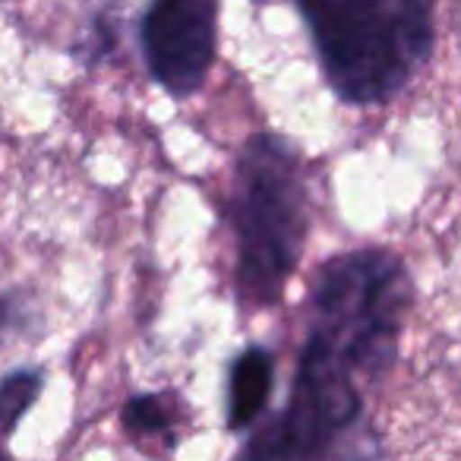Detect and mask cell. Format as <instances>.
Masks as SVG:
<instances>
[{"label": "cell", "mask_w": 461, "mask_h": 461, "mask_svg": "<svg viewBox=\"0 0 461 461\" xmlns=\"http://www.w3.org/2000/svg\"><path fill=\"white\" fill-rule=\"evenodd\" d=\"M436 0H297L316 58L345 104H385L436 45Z\"/></svg>", "instance_id": "1"}, {"label": "cell", "mask_w": 461, "mask_h": 461, "mask_svg": "<svg viewBox=\"0 0 461 461\" xmlns=\"http://www.w3.org/2000/svg\"><path fill=\"white\" fill-rule=\"evenodd\" d=\"M230 224L238 240V288L250 303H276L303 257L310 196L294 149L272 133L244 146L234 171Z\"/></svg>", "instance_id": "2"}, {"label": "cell", "mask_w": 461, "mask_h": 461, "mask_svg": "<svg viewBox=\"0 0 461 461\" xmlns=\"http://www.w3.org/2000/svg\"><path fill=\"white\" fill-rule=\"evenodd\" d=\"M408 307V278L398 257L385 250H354L322 266L310 294V335L335 360L357 373H379L395 357Z\"/></svg>", "instance_id": "3"}, {"label": "cell", "mask_w": 461, "mask_h": 461, "mask_svg": "<svg viewBox=\"0 0 461 461\" xmlns=\"http://www.w3.org/2000/svg\"><path fill=\"white\" fill-rule=\"evenodd\" d=\"M364 414L354 373L326 351L316 335L307 332V345L297 364L294 389L288 408L263 436L244 448L257 458H313L326 455L345 429H351Z\"/></svg>", "instance_id": "4"}, {"label": "cell", "mask_w": 461, "mask_h": 461, "mask_svg": "<svg viewBox=\"0 0 461 461\" xmlns=\"http://www.w3.org/2000/svg\"><path fill=\"white\" fill-rule=\"evenodd\" d=\"M140 48L167 95L199 92L218 54V0H149L140 20Z\"/></svg>", "instance_id": "5"}, {"label": "cell", "mask_w": 461, "mask_h": 461, "mask_svg": "<svg viewBox=\"0 0 461 461\" xmlns=\"http://www.w3.org/2000/svg\"><path fill=\"white\" fill-rule=\"evenodd\" d=\"M276 385V357L266 348H247L228 370V429L244 433L263 417Z\"/></svg>", "instance_id": "6"}, {"label": "cell", "mask_w": 461, "mask_h": 461, "mask_svg": "<svg viewBox=\"0 0 461 461\" xmlns=\"http://www.w3.org/2000/svg\"><path fill=\"white\" fill-rule=\"evenodd\" d=\"M45 376L41 370H16L0 379V436H10L39 402Z\"/></svg>", "instance_id": "7"}, {"label": "cell", "mask_w": 461, "mask_h": 461, "mask_svg": "<svg viewBox=\"0 0 461 461\" xmlns=\"http://www.w3.org/2000/svg\"><path fill=\"white\" fill-rule=\"evenodd\" d=\"M123 427L130 436H171V414L165 411L158 395H133L123 404Z\"/></svg>", "instance_id": "8"}, {"label": "cell", "mask_w": 461, "mask_h": 461, "mask_svg": "<svg viewBox=\"0 0 461 461\" xmlns=\"http://www.w3.org/2000/svg\"><path fill=\"white\" fill-rule=\"evenodd\" d=\"M35 310L26 303V294L20 291H10V294H0V339H7V332L26 335L32 329Z\"/></svg>", "instance_id": "9"}, {"label": "cell", "mask_w": 461, "mask_h": 461, "mask_svg": "<svg viewBox=\"0 0 461 461\" xmlns=\"http://www.w3.org/2000/svg\"><path fill=\"white\" fill-rule=\"evenodd\" d=\"M0 455H4V452H0Z\"/></svg>", "instance_id": "10"}]
</instances>
